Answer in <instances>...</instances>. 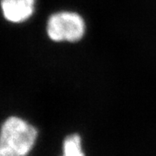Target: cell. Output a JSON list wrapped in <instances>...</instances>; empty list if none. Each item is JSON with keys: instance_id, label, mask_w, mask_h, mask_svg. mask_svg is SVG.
<instances>
[{"instance_id": "cell-1", "label": "cell", "mask_w": 156, "mask_h": 156, "mask_svg": "<svg viewBox=\"0 0 156 156\" xmlns=\"http://www.w3.org/2000/svg\"><path fill=\"white\" fill-rule=\"evenodd\" d=\"M37 137L33 125L18 117H9L0 129V156H27Z\"/></svg>"}, {"instance_id": "cell-2", "label": "cell", "mask_w": 156, "mask_h": 156, "mask_svg": "<svg viewBox=\"0 0 156 156\" xmlns=\"http://www.w3.org/2000/svg\"><path fill=\"white\" fill-rule=\"evenodd\" d=\"M48 35L54 41H78L85 33V23L77 13L70 11L58 12L48 18Z\"/></svg>"}, {"instance_id": "cell-3", "label": "cell", "mask_w": 156, "mask_h": 156, "mask_svg": "<svg viewBox=\"0 0 156 156\" xmlns=\"http://www.w3.org/2000/svg\"><path fill=\"white\" fill-rule=\"evenodd\" d=\"M36 0H0L4 18L14 23L26 21L34 14Z\"/></svg>"}, {"instance_id": "cell-4", "label": "cell", "mask_w": 156, "mask_h": 156, "mask_svg": "<svg viewBox=\"0 0 156 156\" xmlns=\"http://www.w3.org/2000/svg\"><path fill=\"white\" fill-rule=\"evenodd\" d=\"M63 156H85L79 135L72 134L66 137L63 143Z\"/></svg>"}]
</instances>
